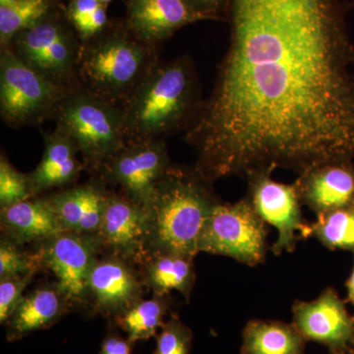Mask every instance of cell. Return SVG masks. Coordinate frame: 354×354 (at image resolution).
<instances>
[{
    "label": "cell",
    "mask_w": 354,
    "mask_h": 354,
    "mask_svg": "<svg viewBox=\"0 0 354 354\" xmlns=\"http://www.w3.org/2000/svg\"><path fill=\"white\" fill-rule=\"evenodd\" d=\"M230 41L185 130L194 169L298 174L354 158V50L335 0H230Z\"/></svg>",
    "instance_id": "6da1fadb"
},
{
    "label": "cell",
    "mask_w": 354,
    "mask_h": 354,
    "mask_svg": "<svg viewBox=\"0 0 354 354\" xmlns=\"http://www.w3.org/2000/svg\"><path fill=\"white\" fill-rule=\"evenodd\" d=\"M202 101L189 57L158 62L121 106L127 144L165 140L185 132Z\"/></svg>",
    "instance_id": "7a4b0ae2"
},
{
    "label": "cell",
    "mask_w": 354,
    "mask_h": 354,
    "mask_svg": "<svg viewBox=\"0 0 354 354\" xmlns=\"http://www.w3.org/2000/svg\"><path fill=\"white\" fill-rule=\"evenodd\" d=\"M211 183L198 174L171 165L145 205L147 253L194 257L203 228L220 203Z\"/></svg>",
    "instance_id": "3957f363"
},
{
    "label": "cell",
    "mask_w": 354,
    "mask_h": 354,
    "mask_svg": "<svg viewBox=\"0 0 354 354\" xmlns=\"http://www.w3.org/2000/svg\"><path fill=\"white\" fill-rule=\"evenodd\" d=\"M158 44L147 43L127 29H106L81 43L76 65L78 88L122 106L158 64Z\"/></svg>",
    "instance_id": "277c9868"
},
{
    "label": "cell",
    "mask_w": 354,
    "mask_h": 354,
    "mask_svg": "<svg viewBox=\"0 0 354 354\" xmlns=\"http://www.w3.org/2000/svg\"><path fill=\"white\" fill-rule=\"evenodd\" d=\"M53 120L55 127L73 140L91 174H99L127 145L122 109L81 88L67 93Z\"/></svg>",
    "instance_id": "5b68a950"
},
{
    "label": "cell",
    "mask_w": 354,
    "mask_h": 354,
    "mask_svg": "<svg viewBox=\"0 0 354 354\" xmlns=\"http://www.w3.org/2000/svg\"><path fill=\"white\" fill-rule=\"evenodd\" d=\"M69 91L24 64L10 48H1L0 115L9 127H38L55 118Z\"/></svg>",
    "instance_id": "8992f818"
},
{
    "label": "cell",
    "mask_w": 354,
    "mask_h": 354,
    "mask_svg": "<svg viewBox=\"0 0 354 354\" xmlns=\"http://www.w3.org/2000/svg\"><path fill=\"white\" fill-rule=\"evenodd\" d=\"M268 223L255 213L247 198L218 203L203 228L198 251L227 256L255 267L264 263L268 250Z\"/></svg>",
    "instance_id": "52a82bcc"
},
{
    "label": "cell",
    "mask_w": 354,
    "mask_h": 354,
    "mask_svg": "<svg viewBox=\"0 0 354 354\" xmlns=\"http://www.w3.org/2000/svg\"><path fill=\"white\" fill-rule=\"evenodd\" d=\"M80 46L78 36L48 14L34 27L19 32L7 48L41 75L74 90L78 88L76 65Z\"/></svg>",
    "instance_id": "ba28073f"
},
{
    "label": "cell",
    "mask_w": 354,
    "mask_h": 354,
    "mask_svg": "<svg viewBox=\"0 0 354 354\" xmlns=\"http://www.w3.org/2000/svg\"><path fill=\"white\" fill-rule=\"evenodd\" d=\"M101 252L97 235L62 232L39 243L37 253L43 269L53 272L71 310L88 307V277Z\"/></svg>",
    "instance_id": "9c48e42d"
},
{
    "label": "cell",
    "mask_w": 354,
    "mask_h": 354,
    "mask_svg": "<svg viewBox=\"0 0 354 354\" xmlns=\"http://www.w3.org/2000/svg\"><path fill=\"white\" fill-rule=\"evenodd\" d=\"M247 199L255 213L268 225L278 230V239L272 247L274 255L293 252L299 239H308L309 223H305L295 183H278L272 174L249 177Z\"/></svg>",
    "instance_id": "30bf717a"
},
{
    "label": "cell",
    "mask_w": 354,
    "mask_h": 354,
    "mask_svg": "<svg viewBox=\"0 0 354 354\" xmlns=\"http://www.w3.org/2000/svg\"><path fill=\"white\" fill-rule=\"evenodd\" d=\"M165 140L127 144L97 174L118 186L121 194L145 206L171 167Z\"/></svg>",
    "instance_id": "8fae6325"
},
{
    "label": "cell",
    "mask_w": 354,
    "mask_h": 354,
    "mask_svg": "<svg viewBox=\"0 0 354 354\" xmlns=\"http://www.w3.org/2000/svg\"><path fill=\"white\" fill-rule=\"evenodd\" d=\"M97 237L102 251L130 264L143 265L149 259L145 207L121 193L109 191Z\"/></svg>",
    "instance_id": "7c38bea8"
},
{
    "label": "cell",
    "mask_w": 354,
    "mask_h": 354,
    "mask_svg": "<svg viewBox=\"0 0 354 354\" xmlns=\"http://www.w3.org/2000/svg\"><path fill=\"white\" fill-rule=\"evenodd\" d=\"M292 314V324L305 341L325 344L330 351H346L354 346V318L332 288L312 301L295 300Z\"/></svg>",
    "instance_id": "4fadbf2b"
},
{
    "label": "cell",
    "mask_w": 354,
    "mask_h": 354,
    "mask_svg": "<svg viewBox=\"0 0 354 354\" xmlns=\"http://www.w3.org/2000/svg\"><path fill=\"white\" fill-rule=\"evenodd\" d=\"M143 281L132 264L106 254L95 263L88 283V307L113 320L143 299Z\"/></svg>",
    "instance_id": "5bb4252c"
},
{
    "label": "cell",
    "mask_w": 354,
    "mask_h": 354,
    "mask_svg": "<svg viewBox=\"0 0 354 354\" xmlns=\"http://www.w3.org/2000/svg\"><path fill=\"white\" fill-rule=\"evenodd\" d=\"M109 191L106 183L97 176L88 183L74 184L41 196L57 216L64 232L97 235Z\"/></svg>",
    "instance_id": "9a60e30c"
},
{
    "label": "cell",
    "mask_w": 354,
    "mask_h": 354,
    "mask_svg": "<svg viewBox=\"0 0 354 354\" xmlns=\"http://www.w3.org/2000/svg\"><path fill=\"white\" fill-rule=\"evenodd\" d=\"M302 205L317 215L354 206L351 162L319 165L299 174L295 183Z\"/></svg>",
    "instance_id": "2e32d148"
},
{
    "label": "cell",
    "mask_w": 354,
    "mask_h": 354,
    "mask_svg": "<svg viewBox=\"0 0 354 354\" xmlns=\"http://www.w3.org/2000/svg\"><path fill=\"white\" fill-rule=\"evenodd\" d=\"M209 18L184 0H127V29L147 43L158 44L179 29Z\"/></svg>",
    "instance_id": "e0dca14e"
},
{
    "label": "cell",
    "mask_w": 354,
    "mask_h": 354,
    "mask_svg": "<svg viewBox=\"0 0 354 354\" xmlns=\"http://www.w3.org/2000/svg\"><path fill=\"white\" fill-rule=\"evenodd\" d=\"M44 151L38 167L28 174L35 197L74 185L85 169L73 140L55 127L44 134Z\"/></svg>",
    "instance_id": "ac0fdd59"
},
{
    "label": "cell",
    "mask_w": 354,
    "mask_h": 354,
    "mask_svg": "<svg viewBox=\"0 0 354 354\" xmlns=\"http://www.w3.org/2000/svg\"><path fill=\"white\" fill-rule=\"evenodd\" d=\"M0 225L2 237L18 245L39 244L64 232L43 196L0 208Z\"/></svg>",
    "instance_id": "d6986e66"
},
{
    "label": "cell",
    "mask_w": 354,
    "mask_h": 354,
    "mask_svg": "<svg viewBox=\"0 0 354 354\" xmlns=\"http://www.w3.org/2000/svg\"><path fill=\"white\" fill-rule=\"evenodd\" d=\"M71 310L55 285L43 286L24 295L4 324L6 339L16 342L32 333L48 329Z\"/></svg>",
    "instance_id": "ffe728a7"
},
{
    "label": "cell",
    "mask_w": 354,
    "mask_h": 354,
    "mask_svg": "<svg viewBox=\"0 0 354 354\" xmlns=\"http://www.w3.org/2000/svg\"><path fill=\"white\" fill-rule=\"evenodd\" d=\"M141 279L155 295H169L176 290L189 300L196 279L194 257L176 254L153 256L142 265Z\"/></svg>",
    "instance_id": "44dd1931"
},
{
    "label": "cell",
    "mask_w": 354,
    "mask_h": 354,
    "mask_svg": "<svg viewBox=\"0 0 354 354\" xmlns=\"http://www.w3.org/2000/svg\"><path fill=\"white\" fill-rule=\"evenodd\" d=\"M241 354H304L305 339L293 324L250 320L242 333Z\"/></svg>",
    "instance_id": "7402d4cb"
},
{
    "label": "cell",
    "mask_w": 354,
    "mask_h": 354,
    "mask_svg": "<svg viewBox=\"0 0 354 354\" xmlns=\"http://www.w3.org/2000/svg\"><path fill=\"white\" fill-rule=\"evenodd\" d=\"M169 309L167 295H155L151 299H141L113 322L124 330L132 344L157 337L165 325L164 319Z\"/></svg>",
    "instance_id": "603a6c76"
},
{
    "label": "cell",
    "mask_w": 354,
    "mask_h": 354,
    "mask_svg": "<svg viewBox=\"0 0 354 354\" xmlns=\"http://www.w3.org/2000/svg\"><path fill=\"white\" fill-rule=\"evenodd\" d=\"M308 237H315L330 250L354 251V206L317 215L309 223Z\"/></svg>",
    "instance_id": "cb8c5ba5"
},
{
    "label": "cell",
    "mask_w": 354,
    "mask_h": 354,
    "mask_svg": "<svg viewBox=\"0 0 354 354\" xmlns=\"http://www.w3.org/2000/svg\"><path fill=\"white\" fill-rule=\"evenodd\" d=\"M51 0H16L0 6V46L7 48L19 32L38 24L50 14Z\"/></svg>",
    "instance_id": "d4e9b609"
},
{
    "label": "cell",
    "mask_w": 354,
    "mask_h": 354,
    "mask_svg": "<svg viewBox=\"0 0 354 354\" xmlns=\"http://www.w3.org/2000/svg\"><path fill=\"white\" fill-rule=\"evenodd\" d=\"M67 16L81 43L101 34L108 25L106 6L97 0H71Z\"/></svg>",
    "instance_id": "484cf974"
},
{
    "label": "cell",
    "mask_w": 354,
    "mask_h": 354,
    "mask_svg": "<svg viewBox=\"0 0 354 354\" xmlns=\"http://www.w3.org/2000/svg\"><path fill=\"white\" fill-rule=\"evenodd\" d=\"M35 197L28 174L18 171L1 153L0 157V208Z\"/></svg>",
    "instance_id": "4316f807"
},
{
    "label": "cell",
    "mask_w": 354,
    "mask_h": 354,
    "mask_svg": "<svg viewBox=\"0 0 354 354\" xmlns=\"http://www.w3.org/2000/svg\"><path fill=\"white\" fill-rule=\"evenodd\" d=\"M21 245L1 237L0 241V279L11 277L36 274L43 266L38 253L28 254L21 250Z\"/></svg>",
    "instance_id": "83f0119b"
},
{
    "label": "cell",
    "mask_w": 354,
    "mask_h": 354,
    "mask_svg": "<svg viewBox=\"0 0 354 354\" xmlns=\"http://www.w3.org/2000/svg\"><path fill=\"white\" fill-rule=\"evenodd\" d=\"M157 346L153 354H190L193 333L189 327L174 316L157 335Z\"/></svg>",
    "instance_id": "f1b7e54d"
},
{
    "label": "cell",
    "mask_w": 354,
    "mask_h": 354,
    "mask_svg": "<svg viewBox=\"0 0 354 354\" xmlns=\"http://www.w3.org/2000/svg\"><path fill=\"white\" fill-rule=\"evenodd\" d=\"M34 274L0 279V323L4 325L24 297Z\"/></svg>",
    "instance_id": "f546056e"
},
{
    "label": "cell",
    "mask_w": 354,
    "mask_h": 354,
    "mask_svg": "<svg viewBox=\"0 0 354 354\" xmlns=\"http://www.w3.org/2000/svg\"><path fill=\"white\" fill-rule=\"evenodd\" d=\"M132 344L127 337L111 334L102 342L99 354H132Z\"/></svg>",
    "instance_id": "4dcf8cb0"
},
{
    "label": "cell",
    "mask_w": 354,
    "mask_h": 354,
    "mask_svg": "<svg viewBox=\"0 0 354 354\" xmlns=\"http://www.w3.org/2000/svg\"><path fill=\"white\" fill-rule=\"evenodd\" d=\"M197 12L207 16L209 19H216L218 11L225 6L227 0H184Z\"/></svg>",
    "instance_id": "1f68e13d"
},
{
    "label": "cell",
    "mask_w": 354,
    "mask_h": 354,
    "mask_svg": "<svg viewBox=\"0 0 354 354\" xmlns=\"http://www.w3.org/2000/svg\"><path fill=\"white\" fill-rule=\"evenodd\" d=\"M348 290V299L351 300V304L354 305V267L353 272H351V278H349L348 283H346Z\"/></svg>",
    "instance_id": "d6a6232c"
},
{
    "label": "cell",
    "mask_w": 354,
    "mask_h": 354,
    "mask_svg": "<svg viewBox=\"0 0 354 354\" xmlns=\"http://www.w3.org/2000/svg\"><path fill=\"white\" fill-rule=\"evenodd\" d=\"M16 0H0V6H6V4L13 3Z\"/></svg>",
    "instance_id": "836d02e7"
},
{
    "label": "cell",
    "mask_w": 354,
    "mask_h": 354,
    "mask_svg": "<svg viewBox=\"0 0 354 354\" xmlns=\"http://www.w3.org/2000/svg\"><path fill=\"white\" fill-rule=\"evenodd\" d=\"M332 354H354V351H351V353H346V351H332Z\"/></svg>",
    "instance_id": "e575fe53"
},
{
    "label": "cell",
    "mask_w": 354,
    "mask_h": 354,
    "mask_svg": "<svg viewBox=\"0 0 354 354\" xmlns=\"http://www.w3.org/2000/svg\"><path fill=\"white\" fill-rule=\"evenodd\" d=\"M100 3L104 4V6H108L109 2L113 1V0H97Z\"/></svg>",
    "instance_id": "d590c367"
}]
</instances>
